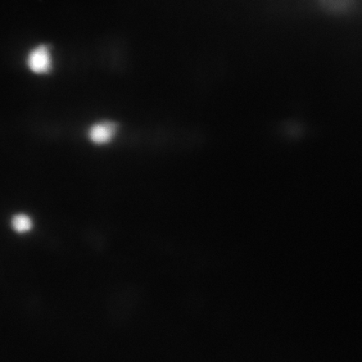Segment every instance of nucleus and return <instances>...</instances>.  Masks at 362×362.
I'll use <instances>...</instances> for the list:
<instances>
[{
  "instance_id": "f03ea898",
  "label": "nucleus",
  "mask_w": 362,
  "mask_h": 362,
  "mask_svg": "<svg viewBox=\"0 0 362 362\" xmlns=\"http://www.w3.org/2000/svg\"><path fill=\"white\" fill-rule=\"evenodd\" d=\"M26 66L35 75L49 74L54 66L51 48L47 45H40L34 47L27 55Z\"/></svg>"
},
{
  "instance_id": "20e7f679",
  "label": "nucleus",
  "mask_w": 362,
  "mask_h": 362,
  "mask_svg": "<svg viewBox=\"0 0 362 362\" xmlns=\"http://www.w3.org/2000/svg\"><path fill=\"white\" fill-rule=\"evenodd\" d=\"M11 228L13 233L18 235L29 234L35 228L33 217L25 212H17L13 214L10 220Z\"/></svg>"
},
{
  "instance_id": "7ed1b4c3",
  "label": "nucleus",
  "mask_w": 362,
  "mask_h": 362,
  "mask_svg": "<svg viewBox=\"0 0 362 362\" xmlns=\"http://www.w3.org/2000/svg\"><path fill=\"white\" fill-rule=\"evenodd\" d=\"M117 127L110 122H100L93 124L88 130V139L95 146H105L115 139Z\"/></svg>"
},
{
  "instance_id": "f257e3e1",
  "label": "nucleus",
  "mask_w": 362,
  "mask_h": 362,
  "mask_svg": "<svg viewBox=\"0 0 362 362\" xmlns=\"http://www.w3.org/2000/svg\"><path fill=\"white\" fill-rule=\"evenodd\" d=\"M293 6L317 24L332 27L355 26L362 0H293Z\"/></svg>"
}]
</instances>
